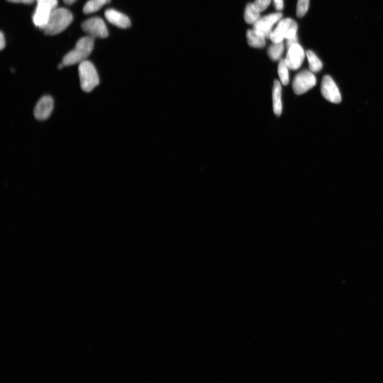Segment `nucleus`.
Instances as JSON below:
<instances>
[{
	"mask_svg": "<svg viewBox=\"0 0 383 383\" xmlns=\"http://www.w3.org/2000/svg\"><path fill=\"white\" fill-rule=\"evenodd\" d=\"M73 19V15L69 10L64 8H55L41 30L47 35L58 34L64 31Z\"/></svg>",
	"mask_w": 383,
	"mask_h": 383,
	"instance_id": "nucleus-1",
	"label": "nucleus"
},
{
	"mask_svg": "<svg viewBox=\"0 0 383 383\" xmlns=\"http://www.w3.org/2000/svg\"><path fill=\"white\" fill-rule=\"evenodd\" d=\"M94 37L90 35L79 39L73 50L66 54L62 63L65 66L81 63L89 56L94 48Z\"/></svg>",
	"mask_w": 383,
	"mask_h": 383,
	"instance_id": "nucleus-2",
	"label": "nucleus"
},
{
	"mask_svg": "<svg viewBox=\"0 0 383 383\" xmlns=\"http://www.w3.org/2000/svg\"><path fill=\"white\" fill-rule=\"evenodd\" d=\"M79 73L82 89L89 93L99 84V77L95 67L88 60L80 64Z\"/></svg>",
	"mask_w": 383,
	"mask_h": 383,
	"instance_id": "nucleus-3",
	"label": "nucleus"
},
{
	"mask_svg": "<svg viewBox=\"0 0 383 383\" xmlns=\"http://www.w3.org/2000/svg\"><path fill=\"white\" fill-rule=\"evenodd\" d=\"M298 26L296 21L291 18L280 20L275 29L272 32L270 39L273 43L283 41L297 36Z\"/></svg>",
	"mask_w": 383,
	"mask_h": 383,
	"instance_id": "nucleus-4",
	"label": "nucleus"
},
{
	"mask_svg": "<svg viewBox=\"0 0 383 383\" xmlns=\"http://www.w3.org/2000/svg\"><path fill=\"white\" fill-rule=\"evenodd\" d=\"M317 80L313 72L304 70L298 74L293 82L292 88L297 95H301L312 89L316 84Z\"/></svg>",
	"mask_w": 383,
	"mask_h": 383,
	"instance_id": "nucleus-5",
	"label": "nucleus"
},
{
	"mask_svg": "<svg viewBox=\"0 0 383 383\" xmlns=\"http://www.w3.org/2000/svg\"><path fill=\"white\" fill-rule=\"evenodd\" d=\"M81 27L83 31L93 37L105 38L109 32L103 20L100 17H92L83 22Z\"/></svg>",
	"mask_w": 383,
	"mask_h": 383,
	"instance_id": "nucleus-6",
	"label": "nucleus"
},
{
	"mask_svg": "<svg viewBox=\"0 0 383 383\" xmlns=\"http://www.w3.org/2000/svg\"><path fill=\"white\" fill-rule=\"evenodd\" d=\"M321 92L324 98L333 103H339L342 98L339 89L335 82L329 75H326L322 80Z\"/></svg>",
	"mask_w": 383,
	"mask_h": 383,
	"instance_id": "nucleus-7",
	"label": "nucleus"
},
{
	"mask_svg": "<svg viewBox=\"0 0 383 383\" xmlns=\"http://www.w3.org/2000/svg\"><path fill=\"white\" fill-rule=\"evenodd\" d=\"M281 13L271 14L261 17L253 25V29L263 34L266 38H270L274 25L278 23L282 18Z\"/></svg>",
	"mask_w": 383,
	"mask_h": 383,
	"instance_id": "nucleus-8",
	"label": "nucleus"
},
{
	"mask_svg": "<svg viewBox=\"0 0 383 383\" xmlns=\"http://www.w3.org/2000/svg\"><path fill=\"white\" fill-rule=\"evenodd\" d=\"M304 58V50L298 43L288 49L284 62L288 69L296 70L301 66Z\"/></svg>",
	"mask_w": 383,
	"mask_h": 383,
	"instance_id": "nucleus-9",
	"label": "nucleus"
},
{
	"mask_svg": "<svg viewBox=\"0 0 383 383\" xmlns=\"http://www.w3.org/2000/svg\"><path fill=\"white\" fill-rule=\"evenodd\" d=\"M55 8L47 3L38 2L32 16L33 23L41 30L47 23L50 15Z\"/></svg>",
	"mask_w": 383,
	"mask_h": 383,
	"instance_id": "nucleus-10",
	"label": "nucleus"
},
{
	"mask_svg": "<svg viewBox=\"0 0 383 383\" xmlns=\"http://www.w3.org/2000/svg\"><path fill=\"white\" fill-rule=\"evenodd\" d=\"M54 106L53 98L50 96L41 98L37 102L34 110V115L36 119L44 120L50 116Z\"/></svg>",
	"mask_w": 383,
	"mask_h": 383,
	"instance_id": "nucleus-11",
	"label": "nucleus"
},
{
	"mask_svg": "<svg viewBox=\"0 0 383 383\" xmlns=\"http://www.w3.org/2000/svg\"><path fill=\"white\" fill-rule=\"evenodd\" d=\"M104 16L110 23L121 29H127L131 26L130 18L117 10L113 9H107L105 11Z\"/></svg>",
	"mask_w": 383,
	"mask_h": 383,
	"instance_id": "nucleus-12",
	"label": "nucleus"
},
{
	"mask_svg": "<svg viewBox=\"0 0 383 383\" xmlns=\"http://www.w3.org/2000/svg\"><path fill=\"white\" fill-rule=\"evenodd\" d=\"M247 38L250 46L255 48H263L266 46V37L262 33L254 30H249Z\"/></svg>",
	"mask_w": 383,
	"mask_h": 383,
	"instance_id": "nucleus-13",
	"label": "nucleus"
},
{
	"mask_svg": "<svg viewBox=\"0 0 383 383\" xmlns=\"http://www.w3.org/2000/svg\"><path fill=\"white\" fill-rule=\"evenodd\" d=\"M273 110L274 114L280 116L282 113V86L281 83L275 80L273 90Z\"/></svg>",
	"mask_w": 383,
	"mask_h": 383,
	"instance_id": "nucleus-14",
	"label": "nucleus"
},
{
	"mask_svg": "<svg viewBox=\"0 0 383 383\" xmlns=\"http://www.w3.org/2000/svg\"><path fill=\"white\" fill-rule=\"evenodd\" d=\"M244 17L247 23L254 25L261 18L260 13L254 7L253 3H248L244 12Z\"/></svg>",
	"mask_w": 383,
	"mask_h": 383,
	"instance_id": "nucleus-15",
	"label": "nucleus"
},
{
	"mask_svg": "<svg viewBox=\"0 0 383 383\" xmlns=\"http://www.w3.org/2000/svg\"><path fill=\"white\" fill-rule=\"evenodd\" d=\"M284 50V44L283 41L273 43L268 50V56L273 61L279 60Z\"/></svg>",
	"mask_w": 383,
	"mask_h": 383,
	"instance_id": "nucleus-16",
	"label": "nucleus"
},
{
	"mask_svg": "<svg viewBox=\"0 0 383 383\" xmlns=\"http://www.w3.org/2000/svg\"><path fill=\"white\" fill-rule=\"evenodd\" d=\"M306 55L310 71L313 73H318L323 68V64L320 60L312 51H307Z\"/></svg>",
	"mask_w": 383,
	"mask_h": 383,
	"instance_id": "nucleus-17",
	"label": "nucleus"
},
{
	"mask_svg": "<svg viewBox=\"0 0 383 383\" xmlns=\"http://www.w3.org/2000/svg\"><path fill=\"white\" fill-rule=\"evenodd\" d=\"M288 68L286 66L284 59H281L280 61L278 73L282 84L287 85L289 83V73H288Z\"/></svg>",
	"mask_w": 383,
	"mask_h": 383,
	"instance_id": "nucleus-18",
	"label": "nucleus"
},
{
	"mask_svg": "<svg viewBox=\"0 0 383 383\" xmlns=\"http://www.w3.org/2000/svg\"><path fill=\"white\" fill-rule=\"evenodd\" d=\"M104 4L101 0H88L83 7V13L90 14L100 9Z\"/></svg>",
	"mask_w": 383,
	"mask_h": 383,
	"instance_id": "nucleus-19",
	"label": "nucleus"
},
{
	"mask_svg": "<svg viewBox=\"0 0 383 383\" xmlns=\"http://www.w3.org/2000/svg\"><path fill=\"white\" fill-rule=\"evenodd\" d=\"M310 0H298L297 7V15L301 18L306 14L309 7Z\"/></svg>",
	"mask_w": 383,
	"mask_h": 383,
	"instance_id": "nucleus-20",
	"label": "nucleus"
},
{
	"mask_svg": "<svg viewBox=\"0 0 383 383\" xmlns=\"http://www.w3.org/2000/svg\"><path fill=\"white\" fill-rule=\"evenodd\" d=\"M271 1V0H255L253 4L254 7L261 13L268 7Z\"/></svg>",
	"mask_w": 383,
	"mask_h": 383,
	"instance_id": "nucleus-21",
	"label": "nucleus"
},
{
	"mask_svg": "<svg viewBox=\"0 0 383 383\" xmlns=\"http://www.w3.org/2000/svg\"><path fill=\"white\" fill-rule=\"evenodd\" d=\"M298 43V38L297 36L289 39H287V40H286V46L287 49L288 48H290L293 45H294V44H296Z\"/></svg>",
	"mask_w": 383,
	"mask_h": 383,
	"instance_id": "nucleus-22",
	"label": "nucleus"
},
{
	"mask_svg": "<svg viewBox=\"0 0 383 383\" xmlns=\"http://www.w3.org/2000/svg\"><path fill=\"white\" fill-rule=\"evenodd\" d=\"M275 9L277 10L281 11L284 8V2L283 0H273Z\"/></svg>",
	"mask_w": 383,
	"mask_h": 383,
	"instance_id": "nucleus-23",
	"label": "nucleus"
},
{
	"mask_svg": "<svg viewBox=\"0 0 383 383\" xmlns=\"http://www.w3.org/2000/svg\"><path fill=\"white\" fill-rule=\"evenodd\" d=\"M38 2H45L51 4L54 8H56L58 4L57 0H36Z\"/></svg>",
	"mask_w": 383,
	"mask_h": 383,
	"instance_id": "nucleus-24",
	"label": "nucleus"
},
{
	"mask_svg": "<svg viewBox=\"0 0 383 383\" xmlns=\"http://www.w3.org/2000/svg\"><path fill=\"white\" fill-rule=\"evenodd\" d=\"M7 1L12 2H16V3H28L31 4L34 2V0H7Z\"/></svg>",
	"mask_w": 383,
	"mask_h": 383,
	"instance_id": "nucleus-25",
	"label": "nucleus"
},
{
	"mask_svg": "<svg viewBox=\"0 0 383 383\" xmlns=\"http://www.w3.org/2000/svg\"><path fill=\"white\" fill-rule=\"evenodd\" d=\"M5 46V39L3 33L1 31L0 33V49L2 50Z\"/></svg>",
	"mask_w": 383,
	"mask_h": 383,
	"instance_id": "nucleus-26",
	"label": "nucleus"
},
{
	"mask_svg": "<svg viewBox=\"0 0 383 383\" xmlns=\"http://www.w3.org/2000/svg\"><path fill=\"white\" fill-rule=\"evenodd\" d=\"M64 2L67 4L73 3L76 0H63Z\"/></svg>",
	"mask_w": 383,
	"mask_h": 383,
	"instance_id": "nucleus-27",
	"label": "nucleus"
},
{
	"mask_svg": "<svg viewBox=\"0 0 383 383\" xmlns=\"http://www.w3.org/2000/svg\"><path fill=\"white\" fill-rule=\"evenodd\" d=\"M64 66H64V65L63 63H61V64H59V65L58 66V68L59 69H62L64 67Z\"/></svg>",
	"mask_w": 383,
	"mask_h": 383,
	"instance_id": "nucleus-28",
	"label": "nucleus"
},
{
	"mask_svg": "<svg viewBox=\"0 0 383 383\" xmlns=\"http://www.w3.org/2000/svg\"><path fill=\"white\" fill-rule=\"evenodd\" d=\"M101 1L104 4H108L110 2L111 0H101Z\"/></svg>",
	"mask_w": 383,
	"mask_h": 383,
	"instance_id": "nucleus-29",
	"label": "nucleus"
}]
</instances>
